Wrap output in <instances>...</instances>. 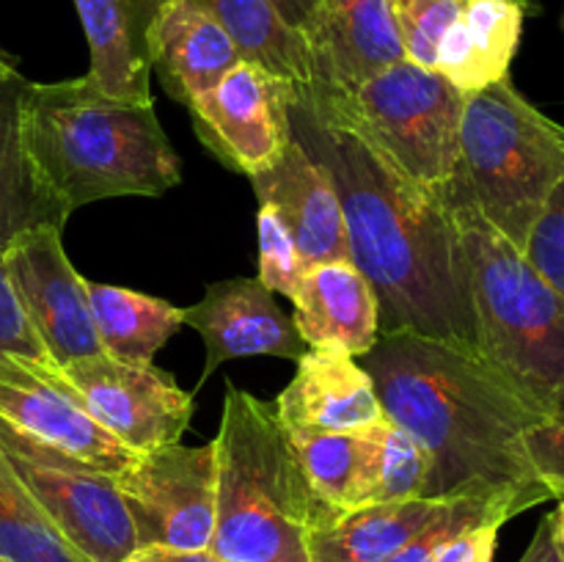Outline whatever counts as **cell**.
Listing matches in <instances>:
<instances>
[{
	"label": "cell",
	"mask_w": 564,
	"mask_h": 562,
	"mask_svg": "<svg viewBox=\"0 0 564 562\" xmlns=\"http://www.w3.org/2000/svg\"><path fill=\"white\" fill-rule=\"evenodd\" d=\"M317 114L356 132L391 169L419 187L441 193L452 180L466 94L435 69L400 61L350 94L297 88Z\"/></svg>",
	"instance_id": "7"
},
{
	"label": "cell",
	"mask_w": 564,
	"mask_h": 562,
	"mask_svg": "<svg viewBox=\"0 0 564 562\" xmlns=\"http://www.w3.org/2000/svg\"><path fill=\"white\" fill-rule=\"evenodd\" d=\"M0 560L86 562L36 505L0 450Z\"/></svg>",
	"instance_id": "27"
},
{
	"label": "cell",
	"mask_w": 564,
	"mask_h": 562,
	"mask_svg": "<svg viewBox=\"0 0 564 562\" xmlns=\"http://www.w3.org/2000/svg\"><path fill=\"white\" fill-rule=\"evenodd\" d=\"M61 231L36 226L0 251L17 301L55 367L102 353L88 306V279L72 268Z\"/></svg>",
	"instance_id": "12"
},
{
	"label": "cell",
	"mask_w": 564,
	"mask_h": 562,
	"mask_svg": "<svg viewBox=\"0 0 564 562\" xmlns=\"http://www.w3.org/2000/svg\"><path fill=\"white\" fill-rule=\"evenodd\" d=\"M0 562H3V560H0Z\"/></svg>",
	"instance_id": "42"
},
{
	"label": "cell",
	"mask_w": 564,
	"mask_h": 562,
	"mask_svg": "<svg viewBox=\"0 0 564 562\" xmlns=\"http://www.w3.org/2000/svg\"><path fill=\"white\" fill-rule=\"evenodd\" d=\"M17 66H14V58H11L9 53H6L3 47H0V77H6V75H11V72H14Z\"/></svg>",
	"instance_id": "40"
},
{
	"label": "cell",
	"mask_w": 564,
	"mask_h": 562,
	"mask_svg": "<svg viewBox=\"0 0 564 562\" xmlns=\"http://www.w3.org/2000/svg\"><path fill=\"white\" fill-rule=\"evenodd\" d=\"M523 20V0H466L463 14L441 39L435 72L463 94L505 80L521 44Z\"/></svg>",
	"instance_id": "21"
},
{
	"label": "cell",
	"mask_w": 564,
	"mask_h": 562,
	"mask_svg": "<svg viewBox=\"0 0 564 562\" xmlns=\"http://www.w3.org/2000/svg\"><path fill=\"white\" fill-rule=\"evenodd\" d=\"M361 358L386 419L427 452L424 499H510L521 510L551 499L523 441L545 411L479 350L386 334Z\"/></svg>",
	"instance_id": "2"
},
{
	"label": "cell",
	"mask_w": 564,
	"mask_h": 562,
	"mask_svg": "<svg viewBox=\"0 0 564 562\" xmlns=\"http://www.w3.org/2000/svg\"><path fill=\"white\" fill-rule=\"evenodd\" d=\"M22 130L39 176L69 215L102 198L163 196L182 180L154 102L108 97L86 75L28 83Z\"/></svg>",
	"instance_id": "3"
},
{
	"label": "cell",
	"mask_w": 564,
	"mask_h": 562,
	"mask_svg": "<svg viewBox=\"0 0 564 562\" xmlns=\"http://www.w3.org/2000/svg\"><path fill=\"white\" fill-rule=\"evenodd\" d=\"M240 61L224 28L193 0L163 6L152 31V72H158L169 97L187 105Z\"/></svg>",
	"instance_id": "20"
},
{
	"label": "cell",
	"mask_w": 564,
	"mask_h": 562,
	"mask_svg": "<svg viewBox=\"0 0 564 562\" xmlns=\"http://www.w3.org/2000/svg\"><path fill=\"white\" fill-rule=\"evenodd\" d=\"M226 31L246 64L292 86H308V47L303 33L286 25L270 0H193Z\"/></svg>",
	"instance_id": "26"
},
{
	"label": "cell",
	"mask_w": 564,
	"mask_h": 562,
	"mask_svg": "<svg viewBox=\"0 0 564 562\" xmlns=\"http://www.w3.org/2000/svg\"><path fill=\"white\" fill-rule=\"evenodd\" d=\"M169 0H75L91 64L86 80L124 102H152V31Z\"/></svg>",
	"instance_id": "19"
},
{
	"label": "cell",
	"mask_w": 564,
	"mask_h": 562,
	"mask_svg": "<svg viewBox=\"0 0 564 562\" xmlns=\"http://www.w3.org/2000/svg\"><path fill=\"white\" fill-rule=\"evenodd\" d=\"M292 138L334 180L350 262L378 295L380 336L416 334L477 350L460 226L438 198L391 169L356 132L303 102L290 105Z\"/></svg>",
	"instance_id": "1"
},
{
	"label": "cell",
	"mask_w": 564,
	"mask_h": 562,
	"mask_svg": "<svg viewBox=\"0 0 564 562\" xmlns=\"http://www.w3.org/2000/svg\"><path fill=\"white\" fill-rule=\"evenodd\" d=\"M518 512H523L521 505L510 499H441L433 518L386 562H433L441 545L455 534L482 523H507Z\"/></svg>",
	"instance_id": "29"
},
{
	"label": "cell",
	"mask_w": 564,
	"mask_h": 562,
	"mask_svg": "<svg viewBox=\"0 0 564 562\" xmlns=\"http://www.w3.org/2000/svg\"><path fill=\"white\" fill-rule=\"evenodd\" d=\"M121 501L135 527L138 549H209L215 532V444H169L143 452L116 477Z\"/></svg>",
	"instance_id": "9"
},
{
	"label": "cell",
	"mask_w": 564,
	"mask_h": 562,
	"mask_svg": "<svg viewBox=\"0 0 564 562\" xmlns=\"http://www.w3.org/2000/svg\"><path fill=\"white\" fill-rule=\"evenodd\" d=\"M83 411L127 450L152 452L176 444L193 419L191 391L154 364H124L97 353L55 367Z\"/></svg>",
	"instance_id": "10"
},
{
	"label": "cell",
	"mask_w": 564,
	"mask_h": 562,
	"mask_svg": "<svg viewBox=\"0 0 564 562\" xmlns=\"http://www.w3.org/2000/svg\"><path fill=\"white\" fill-rule=\"evenodd\" d=\"M286 430V428H284ZM301 461L306 483L325 516L369 505L375 468V424L356 433H319V430H286Z\"/></svg>",
	"instance_id": "24"
},
{
	"label": "cell",
	"mask_w": 564,
	"mask_h": 562,
	"mask_svg": "<svg viewBox=\"0 0 564 562\" xmlns=\"http://www.w3.org/2000/svg\"><path fill=\"white\" fill-rule=\"evenodd\" d=\"M527 452L534 472L551 490V499L564 496V389L545 408L543 419L527 433Z\"/></svg>",
	"instance_id": "32"
},
{
	"label": "cell",
	"mask_w": 564,
	"mask_h": 562,
	"mask_svg": "<svg viewBox=\"0 0 564 562\" xmlns=\"http://www.w3.org/2000/svg\"><path fill=\"white\" fill-rule=\"evenodd\" d=\"M505 523H482V527L466 529L446 540L433 556V562H494L496 545H499V532Z\"/></svg>",
	"instance_id": "35"
},
{
	"label": "cell",
	"mask_w": 564,
	"mask_h": 562,
	"mask_svg": "<svg viewBox=\"0 0 564 562\" xmlns=\"http://www.w3.org/2000/svg\"><path fill=\"white\" fill-rule=\"evenodd\" d=\"M33 358V361H50L47 350L39 342L36 331L28 323L20 301L14 295L9 275H6L3 262H0V358Z\"/></svg>",
	"instance_id": "34"
},
{
	"label": "cell",
	"mask_w": 564,
	"mask_h": 562,
	"mask_svg": "<svg viewBox=\"0 0 564 562\" xmlns=\"http://www.w3.org/2000/svg\"><path fill=\"white\" fill-rule=\"evenodd\" d=\"M127 562H224L215 556L209 549L198 551H182V549H165V545H143V549L132 551Z\"/></svg>",
	"instance_id": "37"
},
{
	"label": "cell",
	"mask_w": 564,
	"mask_h": 562,
	"mask_svg": "<svg viewBox=\"0 0 564 562\" xmlns=\"http://www.w3.org/2000/svg\"><path fill=\"white\" fill-rule=\"evenodd\" d=\"M273 406L286 430L356 433L386 419L372 375L347 353L325 347L297 358L295 378Z\"/></svg>",
	"instance_id": "17"
},
{
	"label": "cell",
	"mask_w": 564,
	"mask_h": 562,
	"mask_svg": "<svg viewBox=\"0 0 564 562\" xmlns=\"http://www.w3.org/2000/svg\"><path fill=\"white\" fill-rule=\"evenodd\" d=\"M185 325L202 334L207 350L202 383L231 358L279 356L297 361L306 353L292 317L259 279L213 281L202 301L185 309Z\"/></svg>",
	"instance_id": "15"
},
{
	"label": "cell",
	"mask_w": 564,
	"mask_h": 562,
	"mask_svg": "<svg viewBox=\"0 0 564 562\" xmlns=\"http://www.w3.org/2000/svg\"><path fill=\"white\" fill-rule=\"evenodd\" d=\"M430 457L424 446L391 419L375 424V468L369 505L424 499Z\"/></svg>",
	"instance_id": "28"
},
{
	"label": "cell",
	"mask_w": 564,
	"mask_h": 562,
	"mask_svg": "<svg viewBox=\"0 0 564 562\" xmlns=\"http://www.w3.org/2000/svg\"><path fill=\"white\" fill-rule=\"evenodd\" d=\"M270 3L275 6L286 25L295 28L297 33H306L323 0H270Z\"/></svg>",
	"instance_id": "38"
},
{
	"label": "cell",
	"mask_w": 564,
	"mask_h": 562,
	"mask_svg": "<svg viewBox=\"0 0 564 562\" xmlns=\"http://www.w3.org/2000/svg\"><path fill=\"white\" fill-rule=\"evenodd\" d=\"M521 562H564L560 545H556V538H554V516H551V512L540 521L538 532H534L529 549L523 551Z\"/></svg>",
	"instance_id": "36"
},
{
	"label": "cell",
	"mask_w": 564,
	"mask_h": 562,
	"mask_svg": "<svg viewBox=\"0 0 564 562\" xmlns=\"http://www.w3.org/2000/svg\"><path fill=\"white\" fill-rule=\"evenodd\" d=\"M523 257L543 273V279L564 295V180L540 213L529 235Z\"/></svg>",
	"instance_id": "33"
},
{
	"label": "cell",
	"mask_w": 564,
	"mask_h": 562,
	"mask_svg": "<svg viewBox=\"0 0 564 562\" xmlns=\"http://www.w3.org/2000/svg\"><path fill=\"white\" fill-rule=\"evenodd\" d=\"M463 3L466 0H391L405 61L435 69L441 39L463 14Z\"/></svg>",
	"instance_id": "30"
},
{
	"label": "cell",
	"mask_w": 564,
	"mask_h": 562,
	"mask_svg": "<svg viewBox=\"0 0 564 562\" xmlns=\"http://www.w3.org/2000/svg\"><path fill=\"white\" fill-rule=\"evenodd\" d=\"M0 422L110 477L138 457L83 411L53 372V361L0 358Z\"/></svg>",
	"instance_id": "13"
},
{
	"label": "cell",
	"mask_w": 564,
	"mask_h": 562,
	"mask_svg": "<svg viewBox=\"0 0 564 562\" xmlns=\"http://www.w3.org/2000/svg\"><path fill=\"white\" fill-rule=\"evenodd\" d=\"M94 331L105 356L124 364H152L160 347L185 325V309L154 295L86 281Z\"/></svg>",
	"instance_id": "25"
},
{
	"label": "cell",
	"mask_w": 564,
	"mask_h": 562,
	"mask_svg": "<svg viewBox=\"0 0 564 562\" xmlns=\"http://www.w3.org/2000/svg\"><path fill=\"white\" fill-rule=\"evenodd\" d=\"M259 204H270L290 229L303 264L350 259L339 193L328 171L295 141L273 165L251 176Z\"/></svg>",
	"instance_id": "16"
},
{
	"label": "cell",
	"mask_w": 564,
	"mask_h": 562,
	"mask_svg": "<svg viewBox=\"0 0 564 562\" xmlns=\"http://www.w3.org/2000/svg\"><path fill=\"white\" fill-rule=\"evenodd\" d=\"M312 80L306 91L350 94L405 61L391 0H323L303 33Z\"/></svg>",
	"instance_id": "14"
},
{
	"label": "cell",
	"mask_w": 564,
	"mask_h": 562,
	"mask_svg": "<svg viewBox=\"0 0 564 562\" xmlns=\"http://www.w3.org/2000/svg\"><path fill=\"white\" fill-rule=\"evenodd\" d=\"M0 450L44 516L86 562H127L135 527L116 477L66 457L0 422Z\"/></svg>",
	"instance_id": "8"
},
{
	"label": "cell",
	"mask_w": 564,
	"mask_h": 562,
	"mask_svg": "<svg viewBox=\"0 0 564 562\" xmlns=\"http://www.w3.org/2000/svg\"><path fill=\"white\" fill-rule=\"evenodd\" d=\"M441 499H408L341 512L308 532L312 562H386L438 510Z\"/></svg>",
	"instance_id": "23"
},
{
	"label": "cell",
	"mask_w": 564,
	"mask_h": 562,
	"mask_svg": "<svg viewBox=\"0 0 564 562\" xmlns=\"http://www.w3.org/2000/svg\"><path fill=\"white\" fill-rule=\"evenodd\" d=\"M560 505H556V510L551 512L554 516V538H556V545H560L562 556H564V496L562 499H556Z\"/></svg>",
	"instance_id": "39"
},
{
	"label": "cell",
	"mask_w": 564,
	"mask_h": 562,
	"mask_svg": "<svg viewBox=\"0 0 564 562\" xmlns=\"http://www.w3.org/2000/svg\"><path fill=\"white\" fill-rule=\"evenodd\" d=\"M562 31H564V17H562Z\"/></svg>",
	"instance_id": "41"
},
{
	"label": "cell",
	"mask_w": 564,
	"mask_h": 562,
	"mask_svg": "<svg viewBox=\"0 0 564 562\" xmlns=\"http://www.w3.org/2000/svg\"><path fill=\"white\" fill-rule=\"evenodd\" d=\"M257 231H259V275L257 279L268 287L270 292H281V295L292 298L297 281H301L303 264L301 253H297L295 240H292L290 229L284 220L275 215L270 204H259L257 213Z\"/></svg>",
	"instance_id": "31"
},
{
	"label": "cell",
	"mask_w": 564,
	"mask_h": 562,
	"mask_svg": "<svg viewBox=\"0 0 564 562\" xmlns=\"http://www.w3.org/2000/svg\"><path fill=\"white\" fill-rule=\"evenodd\" d=\"M292 99L295 86L290 80L240 61L185 108L191 110L198 141L220 163L257 176L273 165L290 143Z\"/></svg>",
	"instance_id": "11"
},
{
	"label": "cell",
	"mask_w": 564,
	"mask_h": 562,
	"mask_svg": "<svg viewBox=\"0 0 564 562\" xmlns=\"http://www.w3.org/2000/svg\"><path fill=\"white\" fill-rule=\"evenodd\" d=\"M306 347L367 356L380 339L378 295L350 259L308 264L290 298Z\"/></svg>",
	"instance_id": "18"
},
{
	"label": "cell",
	"mask_w": 564,
	"mask_h": 562,
	"mask_svg": "<svg viewBox=\"0 0 564 562\" xmlns=\"http://www.w3.org/2000/svg\"><path fill=\"white\" fill-rule=\"evenodd\" d=\"M213 444L218 499L209 551L224 562H312L306 538L328 516L273 402L226 386Z\"/></svg>",
	"instance_id": "4"
},
{
	"label": "cell",
	"mask_w": 564,
	"mask_h": 562,
	"mask_svg": "<svg viewBox=\"0 0 564 562\" xmlns=\"http://www.w3.org/2000/svg\"><path fill=\"white\" fill-rule=\"evenodd\" d=\"M564 180V127L534 108L510 77L466 94L452 180L438 193L523 251Z\"/></svg>",
	"instance_id": "5"
},
{
	"label": "cell",
	"mask_w": 564,
	"mask_h": 562,
	"mask_svg": "<svg viewBox=\"0 0 564 562\" xmlns=\"http://www.w3.org/2000/svg\"><path fill=\"white\" fill-rule=\"evenodd\" d=\"M28 83L20 72L0 77V251L36 226L64 229V204L47 191L25 147L22 102Z\"/></svg>",
	"instance_id": "22"
},
{
	"label": "cell",
	"mask_w": 564,
	"mask_h": 562,
	"mask_svg": "<svg viewBox=\"0 0 564 562\" xmlns=\"http://www.w3.org/2000/svg\"><path fill=\"white\" fill-rule=\"evenodd\" d=\"M477 350L540 408L564 389V295L482 218L455 209Z\"/></svg>",
	"instance_id": "6"
}]
</instances>
